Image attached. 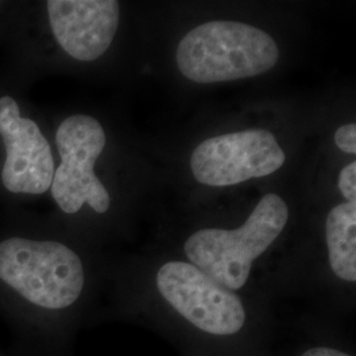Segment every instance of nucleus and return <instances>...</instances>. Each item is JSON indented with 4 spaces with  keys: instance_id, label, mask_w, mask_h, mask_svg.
<instances>
[{
    "instance_id": "1",
    "label": "nucleus",
    "mask_w": 356,
    "mask_h": 356,
    "mask_svg": "<svg viewBox=\"0 0 356 356\" xmlns=\"http://www.w3.org/2000/svg\"><path fill=\"white\" fill-rule=\"evenodd\" d=\"M86 270L65 243L13 235L0 239V312L26 356L47 355L81 301Z\"/></svg>"
},
{
    "instance_id": "2",
    "label": "nucleus",
    "mask_w": 356,
    "mask_h": 356,
    "mask_svg": "<svg viewBox=\"0 0 356 356\" xmlns=\"http://www.w3.org/2000/svg\"><path fill=\"white\" fill-rule=\"evenodd\" d=\"M279 48L264 31L236 22L195 26L177 48L179 72L197 83H216L267 73Z\"/></svg>"
},
{
    "instance_id": "3",
    "label": "nucleus",
    "mask_w": 356,
    "mask_h": 356,
    "mask_svg": "<svg viewBox=\"0 0 356 356\" xmlns=\"http://www.w3.org/2000/svg\"><path fill=\"white\" fill-rule=\"evenodd\" d=\"M288 219L284 200L267 194L242 227L200 229L185 243V254L193 266L218 284L239 291L248 281L254 260L280 236Z\"/></svg>"
},
{
    "instance_id": "4",
    "label": "nucleus",
    "mask_w": 356,
    "mask_h": 356,
    "mask_svg": "<svg viewBox=\"0 0 356 356\" xmlns=\"http://www.w3.org/2000/svg\"><path fill=\"white\" fill-rule=\"evenodd\" d=\"M61 163L54 170L53 200L65 214H76L85 204L104 214L110 209V194L95 175L94 166L106 147V132L92 116L66 118L56 132Z\"/></svg>"
},
{
    "instance_id": "5",
    "label": "nucleus",
    "mask_w": 356,
    "mask_h": 356,
    "mask_svg": "<svg viewBox=\"0 0 356 356\" xmlns=\"http://www.w3.org/2000/svg\"><path fill=\"white\" fill-rule=\"evenodd\" d=\"M157 289L179 316L214 335H234L245 323L239 296L185 261H169L159 269Z\"/></svg>"
},
{
    "instance_id": "6",
    "label": "nucleus",
    "mask_w": 356,
    "mask_h": 356,
    "mask_svg": "<svg viewBox=\"0 0 356 356\" xmlns=\"http://www.w3.org/2000/svg\"><path fill=\"white\" fill-rule=\"evenodd\" d=\"M273 134L248 129L207 139L191 154L195 179L207 186H231L272 175L285 163Z\"/></svg>"
},
{
    "instance_id": "7",
    "label": "nucleus",
    "mask_w": 356,
    "mask_h": 356,
    "mask_svg": "<svg viewBox=\"0 0 356 356\" xmlns=\"http://www.w3.org/2000/svg\"><path fill=\"white\" fill-rule=\"evenodd\" d=\"M0 138L6 148L1 184L13 194L41 195L51 189L54 159L38 123L22 115L11 95L0 97Z\"/></svg>"
},
{
    "instance_id": "8",
    "label": "nucleus",
    "mask_w": 356,
    "mask_h": 356,
    "mask_svg": "<svg viewBox=\"0 0 356 356\" xmlns=\"http://www.w3.org/2000/svg\"><path fill=\"white\" fill-rule=\"evenodd\" d=\"M47 11L58 45L83 63L95 61L108 51L120 17L115 0H49Z\"/></svg>"
},
{
    "instance_id": "9",
    "label": "nucleus",
    "mask_w": 356,
    "mask_h": 356,
    "mask_svg": "<svg viewBox=\"0 0 356 356\" xmlns=\"http://www.w3.org/2000/svg\"><path fill=\"white\" fill-rule=\"evenodd\" d=\"M326 242L332 272L341 280L356 281V204L335 206L326 219Z\"/></svg>"
},
{
    "instance_id": "10",
    "label": "nucleus",
    "mask_w": 356,
    "mask_h": 356,
    "mask_svg": "<svg viewBox=\"0 0 356 356\" xmlns=\"http://www.w3.org/2000/svg\"><path fill=\"white\" fill-rule=\"evenodd\" d=\"M339 191L343 194L347 202L356 204V163L344 166L339 175Z\"/></svg>"
},
{
    "instance_id": "11",
    "label": "nucleus",
    "mask_w": 356,
    "mask_h": 356,
    "mask_svg": "<svg viewBox=\"0 0 356 356\" xmlns=\"http://www.w3.org/2000/svg\"><path fill=\"white\" fill-rule=\"evenodd\" d=\"M335 144L337 147L346 153H356V124L348 123L338 128L335 132Z\"/></svg>"
},
{
    "instance_id": "12",
    "label": "nucleus",
    "mask_w": 356,
    "mask_h": 356,
    "mask_svg": "<svg viewBox=\"0 0 356 356\" xmlns=\"http://www.w3.org/2000/svg\"><path fill=\"white\" fill-rule=\"evenodd\" d=\"M301 356H351L346 354L343 351L330 348V347H314L307 350Z\"/></svg>"
},
{
    "instance_id": "13",
    "label": "nucleus",
    "mask_w": 356,
    "mask_h": 356,
    "mask_svg": "<svg viewBox=\"0 0 356 356\" xmlns=\"http://www.w3.org/2000/svg\"><path fill=\"white\" fill-rule=\"evenodd\" d=\"M0 356H10V355H6V354H3V353H0Z\"/></svg>"
}]
</instances>
